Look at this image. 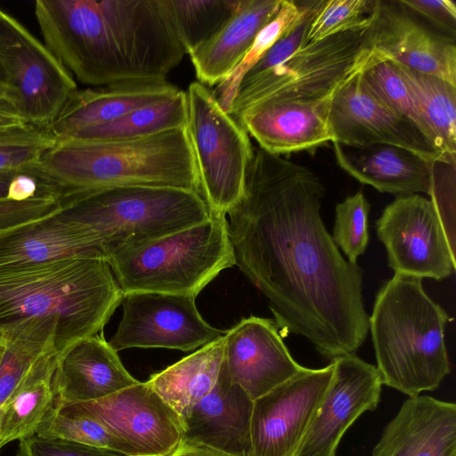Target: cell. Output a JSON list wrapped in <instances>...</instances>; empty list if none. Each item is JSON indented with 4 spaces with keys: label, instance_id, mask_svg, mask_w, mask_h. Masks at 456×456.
<instances>
[{
    "label": "cell",
    "instance_id": "cell-17",
    "mask_svg": "<svg viewBox=\"0 0 456 456\" xmlns=\"http://www.w3.org/2000/svg\"><path fill=\"white\" fill-rule=\"evenodd\" d=\"M367 42L377 61H392L456 86L455 39L428 28L397 0H375Z\"/></svg>",
    "mask_w": 456,
    "mask_h": 456
},
{
    "label": "cell",
    "instance_id": "cell-33",
    "mask_svg": "<svg viewBox=\"0 0 456 456\" xmlns=\"http://www.w3.org/2000/svg\"><path fill=\"white\" fill-rule=\"evenodd\" d=\"M310 0H282L273 19L256 36L253 45L231 75L212 91L220 106L228 111L243 76L265 52L304 16Z\"/></svg>",
    "mask_w": 456,
    "mask_h": 456
},
{
    "label": "cell",
    "instance_id": "cell-44",
    "mask_svg": "<svg viewBox=\"0 0 456 456\" xmlns=\"http://www.w3.org/2000/svg\"><path fill=\"white\" fill-rule=\"evenodd\" d=\"M170 456H233L216 450L195 445H183L180 447Z\"/></svg>",
    "mask_w": 456,
    "mask_h": 456
},
{
    "label": "cell",
    "instance_id": "cell-42",
    "mask_svg": "<svg viewBox=\"0 0 456 456\" xmlns=\"http://www.w3.org/2000/svg\"><path fill=\"white\" fill-rule=\"evenodd\" d=\"M410 12L431 22L442 34L455 39L456 6L452 0H397Z\"/></svg>",
    "mask_w": 456,
    "mask_h": 456
},
{
    "label": "cell",
    "instance_id": "cell-24",
    "mask_svg": "<svg viewBox=\"0 0 456 456\" xmlns=\"http://www.w3.org/2000/svg\"><path fill=\"white\" fill-rule=\"evenodd\" d=\"M179 89L167 81L118 84L76 90L47 127L56 140L110 123L142 106L174 95Z\"/></svg>",
    "mask_w": 456,
    "mask_h": 456
},
{
    "label": "cell",
    "instance_id": "cell-35",
    "mask_svg": "<svg viewBox=\"0 0 456 456\" xmlns=\"http://www.w3.org/2000/svg\"><path fill=\"white\" fill-rule=\"evenodd\" d=\"M55 142L45 127L27 123L0 127V173L30 174Z\"/></svg>",
    "mask_w": 456,
    "mask_h": 456
},
{
    "label": "cell",
    "instance_id": "cell-29",
    "mask_svg": "<svg viewBox=\"0 0 456 456\" xmlns=\"http://www.w3.org/2000/svg\"><path fill=\"white\" fill-rule=\"evenodd\" d=\"M58 333L54 320L33 318L18 322L0 336L4 343L0 360V409L18 390L36 361L56 350Z\"/></svg>",
    "mask_w": 456,
    "mask_h": 456
},
{
    "label": "cell",
    "instance_id": "cell-31",
    "mask_svg": "<svg viewBox=\"0 0 456 456\" xmlns=\"http://www.w3.org/2000/svg\"><path fill=\"white\" fill-rule=\"evenodd\" d=\"M186 116V94L179 90L170 97L137 108L110 123L78 131L66 139H139L185 127Z\"/></svg>",
    "mask_w": 456,
    "mask_h": 456
},
{
    "label": "cell",
    "instance_id": "cell-45",
    "mask_svg": "<svg viewBox=\"0 0 456 456\" xmlns=\"http://www.w3.org/2000/svg\"><path fill=\"white\" fill-rule=\"evenodd\" d=\"M0 108L6 109L12 111V94L4 76V73L0 66ZM16 114V113H15ZM17 115V114H16Z\"/></svg>",
    "mask_w": 456,
    "mask_h": 456
},
{
    "label": "cell",
    "instance_id": "cell-41",
    "mask_svg": "<svg viewBox=\"0 0 456 456\" xmlns=\"http://www.w3.org/2000/svg\"><path fill=\"white\" fill-rule=\"evenodd\" d=\"M16 456H126L125 454L67 440L33 435L20 440Z\"/></svg>",
    "mask_w": 456,
    "mask_h": 456
},
{
    "label": "cell",
    "instance_id": "cell-6",
    "mask_svg": "<svg viewBox=\"0 0 456 456\" xmlns=\"http://www.w3.org/2000/svg\"><path fill=\"white\" fill-rule=\"evenodd\" d=\"M61 205L62 218L94 234L106 261L211 216L199 191L175 187L106 188L62 200Z\"/></svg>",
    "mask_w": 456,
    "mask_h": 456
},
{
    "label": "cell",
    "instance_id": "cell-18",
    "mask_svg": "<svg viewBox=\"0 0 456 456\" xmlns=\"http://www.w3.org/2000/svg\"><path fill=\"white\" fill-rule=\"evenodd\" d=\"M224 337L228 374L253 401L305 368L292 357L273 319L244 318Z\"/></svg>",
    "mask_w": 456,
    "mask_h": 456
},
{
    "label": "cell",
    "instance_id": "cell-37",
    "mask_svg": "<svg viewBox=\"0 0 456 456\" xmlns=\"http://www.w3.org/2000/svg\"><path fill=\"white\" fill-rule=\"evenodd\" d=\"M370 208V205L362 191L346 197L336 205L331 238L351 264H356L357 258L368 246Z\"/></svg>",
    "mask_w": 456,
    "mask_h": 456
},
{
    "label": "cell",
    "instance_id": "cell-22",
    "mask_svg": "<svg viewBox=\"0 0 456 456\" xmlns=\"http://www.w3.org/2000/svg\"><path fill=\"white\" fill-rule=\"evenodd\" d=\"M138 382L125 369L118 352L96 334L59 354L53 376L55 403L99 400Z\"/></svg>",
    "mask_w": 456,
    "mask_h": 456
},
{
    "label": "cell",
    "instance_id": "cell-25",
    "mask_svg": "<svg viewBox=\"0 0 456 456\" xmlns=\"http://www.w3.org/2000/svg\"><path fill=\"white\" fill-rule=\"evenodd\" d=\"M59 212L0 233V266L76 256L104 259L94 234Z\"/></svg>",
    "mask_w": 456,
    "mask_h": 456
},
{
    "label": "cell",
    "instance_id": "cell-46",
    "mask_svg": "<svg viewBox=\"0 0 456 456\" xmlns=\"http://www.w3.org/2000/svg\"><path fill=\"white\" fill-rule=\"evenodd\" d=\"M24 123L15 113L0 108V127L11 126Z\"/></svg>",
    "mask_w": 456,
    "mask_h": 456
},
{
    "label": "cell",
    "instance_id": "cell-43",
    "mask_svg": "<svg viewBox=\"0 0 456 456\" xmlns=\"http://www.w3.org/2000/svg\"><path fill=\"white\" fill-rule=\"evenodd\" d=\"M40 192L37 181L28 173H0V198L25 200Z\"/></svg>",
    "mask_w": 456,
    "mask_h": 456
},
{
    "label": "cell",
    "instance_id": "cell-12",
    "mask_svg": "<svg viewBox=\"0 0 456 456\" xmlns=\"http://www.w3.org/2000/svg\"><path fill=\"white\" fill-rule=\"evenodd\" d=\"M55 406L98 421L126 442L134 456H170L182 443V419L148 381L99 400Z\"/></svg>",
    "mask_w": 456,
    "mask_h": 456
},
{
    "label": "cell",
    "instance_id": "cell-1",
    "mask_svg": "<svg viewBox=\"0 0 456 456\" xmlns=\"http://www.w3.org/2000/svg\"><path fill=\"white\" fill-rule=\"evenodd\" d=\"M324 191L312 169L259 148L226 219L235 265L267 298L282 336H302L333 360L361 347L369 315L362 271L323 224Z\"/></svg>",
    "mask_w": 456,
    "mask_h": 456
},
{
    "label": "cell",
    "instance_id": "cell-39",
    "mask_svg": "<svg viewBox=\"0 0 456 456\" xmlns=\"http://www.w3.org/2000/svg\"><path fill=\"white\" fill-rule=\"evenodd\" d=\"M322 0H310L306 12L299 22L281 36L243 76L239 86L246 84L271 69L280 65L306 44L311 21ZM239 87V86H238Z\"/></svg>",
    "mask_w": 456,
    "mask_h": 456
},
{
    "label": "cell",
    "instance_id": "cell-9",
    "mask_svg": "<svg viewBox=\"0 0 456 456\" xmlns=\"http://www.w3.org/2000/svg\"><path fill=\"white\" fill-rule=\"evenodd\" d=\"M186 130L200 191L211 215L225 216L241 198L254 155L249 135L219 104L209 87L190 84Z\"/></svg>",
    "mask_w": 456,
    "mask_h": 456
},
{
    "label": "cell",
    "instance_id": "cell-26",
    "mask_svg": "<svg viewBox=\"0 0 456 456\" xmlns=\"http://www.w3.org/2000/svg\"><path fill=\"white\" fill-rule=\"evenodd\" d=\"M282 0H239L223 28L191 53L198 82L210 87L225 80L243 59L256 36L278 12Z\"/></svg>",
    "mask_w": 456,
    "mask_h": 456
},
{
    "label": "cell",
    "instance_id": "cell-27",
    "mask_svg": "<svg viewBox=\"0 0 456 456\" xmlns=\"http://www.w3.org/2000/svg\"><path fill=\"white\" fill-rule=\"evenodd\" d=\"M224 336L152 375L148 380L182 422L191 408L213 389L218 379L224 359Z\"/></svg>",
    "mask_w": 456,
    "mask_h": 456
},
{
    "label": "cell",
    "instance_id": "cell-47",
    "mask_svg": "<svg viewBox=\"0 0 456 456\" xmlns=\"http://www.w3.org/2000/svg\"><path fill=\"white\" fill-rule=\"evenodd\" d=\"M4 343L3 339L0 338V360H1L2 354L4 353Z\"/></svg>",
    "mask_w": 456,
    "mask_h": 456
},
{
    "label": "cell",
    "instance_id": "cell-5",
    "mask_svg": "<svg viewBox=\"0 0 456 456\" xmlns=\"http://www.w3.org/2000/svg\"><path fill=\"white\" fill-rule=\"evenodd\" d=\"M421 280L395 273L369 317L382 384L409 397L436 390L451 372L444 329L452 318L425 293Z\"/></svg>",
    "mask_w": 456,
    "mask_h": 456
},
{
    "label": "cell",
    "instance_id": "cell-21",
    "mask_svg": "<svg viewBox=\"0 0 456 456\" xmlns=\"http://www.w3.org/2000/svg\"><path fill=\"white\" fill-rule=\"evenodd\" d=\"M371 456H456V404L430 395L409 397Z\"/></svg>",
    "mask_w": 456,
    "mask_h": 456
},
{
    "label": "cell",
    "instance_id": "cell-15",
    "mask_svg": "<svg viewBox=\"0 0 456 456\" xmlns=\"http://www.w3.org/2000/svg\"><path fill=\"white\" fill-rule=\"evenodd\" d=\"M331 362L330 382L295 456H336L346 431L380 401L383 384L375 365L354 354Z\"/></svg>",
    "mask_w": 456,
    "mask_h": 456
},
{
    "label": "cell",
    "instance_id": "cell-16",
    "mask_svg": "<svg viewBox=\"0 0 456 456\" xmlns=\"http://www.w3.org/2000/svg\"><path fill=\"white\" fill-rule=\"evenodd\" d=\"M362 74L331 100L329 124L334 142L348 146L389 144L429 161L455 163L439 152L413 123L387 108L367 87Z\"/></svg>",
    "mask_w": 456,
    "mask_h": 456
},
{
    "label": "cell",
    "instance_id": "cell-36",
    "mask_svg": "<svg viewBox=\"0 0 456 456\" xmlns=\"http://www.w3.org/2000/svg\"><path fill=\"white\" fill-rule=\"evenodd\" d=\"M362 77L367 87L387 108L413 123L434 145L431 133L395 61H379L367 69Z\"/></svg>",
    "mask_w": 456,
    "mask_h": 456
},
{
    "label": "cell",
    "instance_id": "cell-20",
    "mask_svg": "<svg viewBox=\"0 0 456 456\" xmlns=\"http://www.w3.org/2000/svg\"><path fill=\"white\" fill-rule=\"evenodd\" d=\"M330 103L262 102L243 110L236 121L271 154L314 151L334 142Z\"/></svg>",
    "mask_w": 456,
    "mask_h": 456
},
{
    "label": "cell",
    "instance_id": "cell-34",
    "mask_svg": "<svg viewBox=\"0 0 456 456\" xmlns=\"http://www.w3.org/2000/svg\"><path fill=\"white\" fill-rule=\"evenodd\" d=\"M35 434L134 456L131 447L126 442L98 421L82 414L61 410L55 405L45 415Z\"/></svg>",
    "mask_w": 456,
    "mask_h": 456
},
{
    "label": "cell",
    "instance_id": "cell-14",
    "mask_svg": "<svg viewBox=\"0 0 456 456\" xmlns=\"http://www.w3.org/2000/svg\"><path fill=\"white\" fill-rule=\"evenodd\" d=\"M333 364L305 368L253 402L249 456H295L330 382Z\"/></svg>",
    "mask_w": 456,
    "mask_h": 456
},
{
    "label": "cell",
    "instance_id": "cell-4",
    "mask_svg": "<svg viewBox=\"0 0 456 456\" xmlns=\"http://www.w3.org/2000/svg\"><path fill=\"white\" fill-rule=\"evenodd\" d=\"M108 262L76 256L0 266V336L18 322L54 320L61 354L102 330L123 301Z\"/></svg>",
    "mask_w": 456,
    "mask_h": 456
},
{
    "label": "cell",
    "instance_id": "cell-13",
    "mask_svg": "<svg viewBox=\"0 0 456 456\" xmlns=\"http://www.w3.org/2000/svg\"><path fill=\"white\" fill-rule=\"evenodd\" d=\"M195 298L159 292H130L123 297V315L109 344L126 348H168L191 351L226 333L200 314Z\"/></svg>",
    "mask_w": 456,
    "mask_h": 456
},
{
    "label": "cell",
    "instance_id": "cell-40",
    "mask_svg": "<svg viewBox=\"0 0 456 456\" xmlns=\"http://www.w3.org/2000/svg\"><path fill=\"white\" fill-rule=\"evenodd\" d=\"M60 200L46 192L25 199L0 198V233L58 213Z\"/></svg>",
    "mask_w": 456,
    "mask_h": 456
},
{
    "label": "cell",
    "instance_id": "cell-23",
    "mask_svg": "<svg viewBox=\"0 0 456 456\" xmlns=\"http://www.w3.org/2000/svg\"><path fill=\"white\" fill-rule=\"evenodd\" d=\"M338 165L362 183L380 192L429 195L433 161L389 144L348 146L332 142Z\"/></svg>",
    "mask_w": 456,
    "mask_h": 456
},
{
    "label": "cell",
    "instance_id": "cell-7",
    "mask_svg": "<svg viewBox=\"0 0 456 456\" xmlns=\"http://www.w3.org/2000/svg\"><path fill=\"white\" fill-rule=\"evenodd\" d=\"M123 294L159 292L196 297L222 271L235 265L225 216L123 251L108 261Z\"/></svg>",
    "mask_w": 456,
    "mask_h": 456
},
{
    "label": "cell",
    "instance_id": "cell-3",
    "mask_svg": "<svg viewBox=\"0 0 456 456\" xmlns=\"http://www.w3.org/2000/svg\"><path fill=\"white\" fill-rule=\"evenodd\" d=\"M31 175L42 191L60 201L121 186L175 187L200 193L186 127L126 141L56 140Z\"/></svg>",
    "mask_w": 456,
    "mask_h": 456
},
{
    "label": "cell",
    "instance_id": "cell-32",
    "mask_svg": "<svg viewBox=\"0 0 456 456\" xmlns=\"http://www.w3.org/2000/svg\"><path fill=\"white\" fill-rule=\"evenodd\" d=\"M186 54L213 37L235 12L239 0H161Z\"/></svg>",
    "mask_w": 456,
    "mask_h": 456
},
{
    "label": "cell",
    "instance_id": "cell-8",
    "mask_svg": "<svg viewBox=\"0 0 456 456\" xmlns=\"http://www.w3.org/2000/svg\"><path fill=\"white\" fill-rule=\"evenodd\" d=\"M368 28L306 43L284 62L239 86L227 112L236 120L262 102H331L348 82L379 63L368 45Z\"/></svg>",
    "mask_w": 456,
    "mask_h": 456
},
{
    "label": "cell",
    "instance_id": "cell-48",
    "mask_svg": "<svg viewBox=\"0 0 456 456\" xmlns=\"http://www.w3.org/2000/svg\"><path fill=\"white\" fill-rule=\"evenodd\" d=\"M1 411H2V408L0 409V414H1Z\"/></svg>",
    "mask_w": 456,
    "mask_h": 456
},
{
    "label": "cell",
    "instance_id": "cell-2",
    "mask_svg": "<svg viewBox=\"0 0 456 456\" xmlns=\"http://www.w3.org/2000/svg\"><path fill=\"white\" fill-rule=\"evenodd\" d=\"M45 46L82 84L157 83L186 54L161 0H37Z\"/></svg>",
    "mask_w": 456,
    "mask_h": 456
},
{
    "label": "cell",
    "instance_id": "cell-28",
    "mask_svg": "<svg viewBox=\"0 0 456 456\" xmlns=\"http://www.w3.org/2000/svg\"><path fill=\"white\" fill-rule=\"evenodd\" d=\"M59 353L50 350L33 364L23 382L3 406L0 414V450L13 440L35 435L37 427L54 407L53 376Z\"/></svg>",
    "mask_w": 456,
    "mask_h": 456
},
{
    "label": "cell",
    "instance_id": "cell-19",
    "mask_svg": "<svg viewBox=\"0 0 456 456\" xmlns=\"http://www.w3.org/2000/svg\"><path fill=\"white\" fill-rule=\"evenodd\" d=\"M253 402L232 381L224 361L213 389L183 419L181 444L249 456Z\"/></svg>",
    "mask_w": 456,
    "mask_h": 456
},
{
    "label": "cell",
    "instance_id": "cell-38",
    "mask_svg": "<svg viewBox=\"0 0 456 456\" xmlns=\"http://www.w3.org/2000/svg\"><path fill=\"white\" fill-rule=\"evenodd\" d=\"M374 4L375 0H322L311 21L306 43L369 26Z\"/></svg>",
    "mask_w": 456,
    "mask_h": 456
},
{
    "label": "cell",
    "instance_id": "cell-10",
    "mask_svg": "<svg viewBox=\"0 0 456 456\" xmlns=\"http://www.w3.org/2000/svg\"><path fill=\"white\" fill-rule=\"evenodd\" d=\"M0 66L14 112L36 126L47 128L77 89L71 74L45 45L2 9Z\"/></svg>",
    "mask_w": 456,
    "mask_h": 456
},
{
    "label": "cell",
    "instance_id": "cell-11",
    "mask_svg": "<svg viewBox=\"0 0 456 456\" xmlns=\"http://www.w3.org/2000/svg\"><path fill=\"white\" fill-rule=\"evenodd\" d=\"M376 230L395 273L441 281L454 273L455 250L430 200L417 193L397 196Z\"/></svg>",
    "mask_w": 456,
    "mask_h": 456
},
{
    "label": "cell",
    "instance_id": "cell-30",
    "mask_svg": "<svg viewBox=\"0 0 456 456\" xmlns=\"http://www.w3.org/2000/svg\"><path fill=\"white\" fill-rule=\"evenodd\" d=\"M395 63L431 133L435 147L446 159L455 161L456 86Z\"/></svg>",
    "mask_w": 456,
    "mask_h": 456
}]
</instances>
